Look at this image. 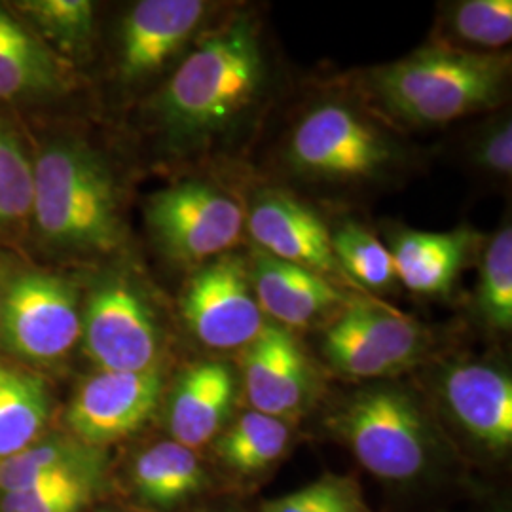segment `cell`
<instances>
[{"mask_svg":"<svg viewBox=\"0 0 512 512\" xmlns=\"http://www.w3.org/2000/svg\"><path fill=\"white\" fill-rule=\"evenodd\" d=\"M266 84L255 23L239 16L205 35L152 101L150 114L175 150L203 147L236 128Z\"/></svg>","mask_w":512,"mask_h":512,"instance_id":"6da1fadb","label":"cell"},{"mask_svg":"<svg viewBox=\"0 0 512 512\" xmlns=\"http://www.w3.org/2000/svg\"><path fill=\"white\" fill-rule=\"evenodd\" d=\"M289 442L291 427L287 421L251 410L222 433L217 456L228 471L255 476L283 458Z\"/></svg>","mask_w":512,"mask_h":512,"instance_id":"603a6c76","label":"cell"},{"mask_svg":"<svg viewBox=\"0 0 512 512\" xmlns=\"http://www.w3.org/2000/svg\"><path fill=\"white\" fill-rule=\"evenodd\" d=\"M92 456L73 442H46L29 446L0 461V490L4 494L42 484L57 476L88 475Z\"/></svg>","mask_w":512,"mask_h":512,"instance_id":"d4e9b609","label":"cell"},{"mask_svg":"<svg viewBox=\"0 0 512 512\" xmlns=\"http://www.w3.org/2000/svg\"><path fill=\"white\" fill-rule=\"evenodd\" d=\"M344 311L391 376L420 361L427 338L414 319L366 300L348 302Z\"/></svg>","mask_w":512,"mask_h":512,"instance_id":"cb8c5ba5","label":"cell"},{"mask_svg":"<svg viewBox=\"0 0 512 512\" xmlns=\"http://www.w3.org/2000/svg\"><path fill=\"white\" fill-rule=\"evenodd\" d=\"M162 374L99 372L80 385L67 423L86 446H103L129 437L147 423L162 397Z\"/></svg>","mask_w":512,"mask_h":512,"instance_id":"8fae6325","label":"cell"},{"mask_svg":"<svg viewBox=\"0 0 512 512\" xmlns=\"http://www.w3.org/2000/svg\"><path fill=\"white\" fill-rule=\"evenodd\" d=\"M448 27L454 37L478 52L499 50L512 40V2L461 0L450 8Z\"/></svg>","mask_w":512,"mask_h":512,"instance_id":"83f0119b","label":"cell"},{"mask_svg":"<svg viewBox=\"0 0 512 512\" xmlns=\"http://www.w3.org/2000/svg\"><path fill=\"white\" fill-rule=\"evenodd\" d=\"M147 222L167 256L183 264H200L238 243L245 215L241 205L217 186L184 181L148 200Z\"/></svg>","mask_w":512,"mask_h":512,"instance_id":"8992f818","label":"cell"},{"mask_svg":"<svg viewBox=\"0 0 512 512\" xmlns=\"http://www.w3.org/2000/svg\"><path fill=\"white\" fill-rule=\"evenodd\" d=\"M251 283L262 313L285 327H308L325 313L346 304L325 275L277 260L256 249Z\"/></svg>","mask_w":512,"mask_h":512,"instance_id":"e0dca14e","label":"cell"},{"mask_svg":"<svg viewBox=\"0 0 512 512\" xmlns=\"http://www.w3.org/2000/svg\"><path fill=\"white\" fill-rule=\"evenodd\" d=\"M395 143L365 114L344 103H321L296 124L287 160L296 173L329 183H361L395 162Z\"/></svg>","mask_w":512,"mask_h":512,"instance_id":"5b68a950","label":"cell"},{"mask_svg":"<svg viewBox=\"0 0 512 512\" xmlns=\"http://www.w3.org/2000/svg\"><path fill=\"white\" fill-rule=\"evenodd\" d=\"M258 512H372L357 480L323 475L291 494L270 499Z\"/></svg>","mask_w":512,"mask_h":512,"instance_id":"f1b7e54d","label":"cell"},{"mask_svg":"<svg viewBox=\"0 0 512 512\" xmlns=\"http://www.w3.org/2000/svg\"><path fill=\"white\" fill-rule=\"evenodd\" d=\"M73 65L0 6V103L44 105L71 92Z\"/></svg>","mask_w":512,"mask_h":512,"instance_id":"9a60e30c","label":"cell"},{"mask_svg":"<svg viewBox=\"0 0 512 512\" xmlns=\"http://www.w3.org/2000/svg\"><path fill=\"white\" fill-rule=\"evenodd\" d=\"M184 321L211 349L247 348L266 321L256 302L251 272L238 255H222L198 270L181 298Z\"/></svg>","mask_w":512,"mask_h":512,"instance_id":"9c48e42d","label":"cell"},{"mask_svg":"<svg viewBox=\"0 0 512 512\" xmlns=\"http://www.w3.org/2000/svg\"><path fill=\"white\" fill-rule=\"evenodd\" d=\"M247 226L258 251L266 255L325 277L342 272L332 251L327 224L289 194H264L253 205Z\"/></svg>","mask_w":512,"mask_h":512,"instance_id":"4fadbf2b","label":"cell"},{"mask_svg":"<svg viewBox=\"0 0 512 512\" xmlns=\"http://www.w3.org/2000/svg\"><path fill=\"white\" fill-rule=\"evenodd\" d=\"M509 74V54L442 44L378 67L370 86L395 118L437 126L501 105Z\"/></svg>","mask_w":512,"mask_h":512,"instance_id":"3957f363","label":"cell"},{"mask_svg":"<svg viewBox=\"0 0 512 512\" xmlns=\"http://www.w3.org/2000/svg\"><path fill=\"white\" fill-rule=\"evenodd\" d=\"M84 348L101 372L158 370L162 338L145 296L122 279L93 291L82 313Z\"/></svg>","mask_w":512,"mask_h":512,"instance_id":"ba28073f","label":"cell"},{"mask_svg":"<svg viewBox=\"0 0 512 512\" xmlns=\"http://www.w3.org/2000/svg\"><path fill=\"white\" fill-rule=\"evenodd\" d=\"M8 281H10V274H8V268L0 262V311H2V300H4V293H6V287H8Z\"/></svg>","mask_w":512,"mask_h":512,"instance_id":"d6a6232c","label":"cell"},{"mask_svg":"<svg viewBox=\"0 0 512 512\" xmlns=\"http://www.w3.org/2000/svg\"><path fill=\"white\" fill-rule=\"evenodd\" d=\"M330 239L340 270L361 285L382 291L397 281L389 249L365 226L348 222L330 234Z\"/></svg>","mask_w":512,"mask_h":512,"instance_id":"484cf974","label":"cell"},{"mask_svg":"<svg viewBox=\"0 0 512 512\" xmlns=\"http://www.w3.org/2000/svg\"><path fill=\"white\" fill-rule=\"evenodd\" d=\"M202 0H143L120 23L116 76L124 86H139L158 76L183 52L207 16Z\"/></svg>","mask_w":512,"mask_h":512,"instance_id":"30bf717a","label":"cell"},{"mask_svg":"<svg viewBox=\"0 0 512 512\" xmlns=\"http://www.w3.org/2000/svg\"><path fill=\"white\" fill-rule=\"evenodd\" d=\"M236 393V374L226 363L205 361L188 366L179 376L169 404L173 440L190 450L211 442L224 429Z\"/></svg>","mask_w":512,"mask_h":512,"instance_id":"2e32d148","label":"cell"},{"mask_svg":"<svg viewBox=\"0 0 512 512\" xmlns=\"http://www.w3.org/2000/svg\"><path fill=\"white\" fill-rule=\"evenodd\" d=\"M12 12L65 61L84 57L92 48L95 6L90 0H25Z\"/></svg>","mask_w":512,"mask_h":512,"instance_id":"7402d4cb","label":"cell"},{"mask_svg":"<svg viewBox=\"0 0 512 512\" xmlns=\"http://www.w3.org/2000/svg\"><path fill=\"white\" fill-rule=\"evenodd\" d=\"M245 393L253 410L279 420H293L310 406L315 370L293 334L266 323L243 361Z\"/></svg>","mask_w":512,"mask_h":512,"instance_id":"7c38bea8","label":"cell"},{"mask_svg":"<svg viewBox=\"0 0 512 512\" xmlns=\"http://www.w3.org/2000/svg\"><path fill=\"white\" fill-rule=\"evenodd\" d=\"M0 332L6 346L35 363L65 357L82 334V313L73 285L57 275L27 274L10 277Z\"/></svg>","mask_w":512,"mask_h":512,"instance_id":"52a82bcc","label":"cell"},{"mask_svg":"<svg viewBox=\"0 0 512 512\" xmlns=\"http://www.w3.org/2000/svg\"><path fill=\"white\" fill-rule=\"evenodd\" d=\"M323 355L338 374L351 380H378L391 376L387 366L366 346L363 334L346 311H342L325 330Z\"/></svg>","mask_w":512,"mask_h":512,"instance_id":"f546056e","label":"cell"},{"mask_svg":"<svg viewBox=\"0 0 512 512\" xmlns=\"http://www.w3.org/2000/svg\"><path fill=\"white\" fill-rule=\"evenodd\" d=\"M440 391L452 418L476 444L495 454L511 448L512 382L507 372L459 363L446 370Z\"/></svg>","mask_w":512,"mask_h":512,"instance_id":"5bb4252c","label":"cell"},{"mask_svg":"<svg viewBox=\"0 0 512 512\" xmlns=\"http://www.w3.org/2000/svg\"><path fill=\"white\" fill-rule=\"evenodd\" d=\"M31 236L61 256L109 255L124 243L118 184L88 143L59 137L35 156Z\"/></svg>","mask_w":512,"mask_h":512,"instance_id":"7a4b0ae2","label":"cell"},{"mask_svg":"<svg viewBox=\"0 0 512 512\" xmlns=\"http://www.w3.org/2000/svg\"><path fill=\"white\" fill-rule=\"evenodd\" d=\"M137 494L156 507H173L207 486L202 461L194 450L175 440L150 446L133 465Z\"/></svg>","mask_w":512,"mask_h":512,"instance_id":"d6986e66","label":"cell"},{"mask_svg":"<svg viewBox=\"0 0 512 512\" xmlns=\"http://www.w3.org/2000/svg\"><path fill=\"white\" fill-rule=\"evenodd\" d=\"M35 200V156L18 128L0 116V243L31 234Z\"/></svg>","mask_w":512,"mask_h":512,"instance_id":"44dd1931","label":"cell"},{"mask_svg":"<svg viewBox=\"0 0 512 512\" xmlns=\"http://www.w3.org/2000/svg\"><path fill=\"white\" fill-rule=\"evenodd\" d=\"M478 310L495 330L512 327V230L503 224L482 256Z\"/></svg>","mask_w":512,"mask_h":512,"instance_id":"4316f807","label":"cell"},{"mask_svg":"<svg viewBox=\"0 0 512 512\" xmlns=\"http://www.w3.org/2000/svg\"><path fill=\"white\" fill-rule=\"evenodd\" d=\"M90 497V476L65 475L10 492L2 497V512H78Z\"/></svg>","mask_w":512,"mask_h":512,"instance_id":"4dcf8cb0","label":"cell"},{"mask_svg":"<svg viewBox=\"0 0 512 512\" xmlns=\"http://www.w3.org/2000/svg\"><path fill=\"white\" fill-rule=\"evenodd\" d=\"M476 164L488 173L509 177L512 173V126L503 118L486 129L478 139L475 150Z\"/></svg>","mask_w":512,"mask_h":512,"instance_id":"1f68e13d","label":"cell"},{"mask_svg":"<svg viewBox=\"0 0 512 512\" xmlns=\"http://www.w3.org/2000/svg\"><path fill=\"white\" fill-rule=\"evenodd\" d=\"M48 416L50 395L44 380L0 365V461L33 446Z\"/></svg>","mask_w":512,"mask_h":512,"instance_id":"ffe728a7","label":"cell"},{"mask_svg":"<svg viewBox=\"0 0 512 512\" xmlns=\"http://www.w3.org/2000/svg\"><path fill=\"white\" fill-rule=\"evenodd\" d=\"M469 241L471 234L463 230L403 232L389 249L395 275L412 293H448L465 264Z\"/></svg>","mask_w":512,"mask_h":512,"instance_id":"ac0fdd59","label":"cell"},{"mask_svg":"<svg viewBox=\"0 0 512 512\" xmlns=\"http://www.w3.org/2000/svg\"><path fill=\"white\" fill-rule=\"evenodd\" d=\"M329 425L366 471L389 482L418 478L437 454L431 421L416 397L399 385H372L353 393Z\"/></svg>","mask_w":512,"mask_h":512,"instance_id":"277c9868","label":"cell"}]
</instances>
